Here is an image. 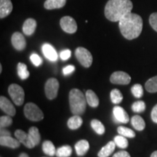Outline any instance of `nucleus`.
I'll use <instances>...</instances> for the list:
<instances>
[{
  "instance_id": "1",
  "label": "nucleus",
  "mask_w": 157,
  "mask_h": 157,
  "mask_svg": "<svg viewBox=\"0 0 157 157\" xmlns=\"http://www.w3.org/2000/svg\"><path fill=\"white\" fill-rule=\"evenodd\" d=\"M121 34L128 40L136 39L143 30V19L140 15L129 13L119 21Z\"/></svg>"
},
{
  "instance_id": "2",
  "label": "nucleus",
  "mask_w": 157,
  "mask_h": 157,
  "mask_svg": "<svg viewBox=\"0 0 157 157\" xmlns=\"http://www.w3.org/2000/svg\"><path fill=\"white\" fill-rule=\"evenodd\" d=\"M132 7L130 0H109L105 7V17L110 21L117 22L131 13Z\"/></svg>"
},
{
  "instance_id": "3",
  "label": "nucleus",
  "mask_w": 157,
  "mask_h": 157,
  "mask_svg": "<svg viewBox=\"0 0 157 157\" xmlns=\"http://www.w3.org/2000/svg\"><path fill=\"white\" fill-rule=\"evenodd\" d=\"M87 100L84 95L78 89H72L69 93V104L74 115H81L85 111Z\"/></svg>"
},
{
  "instance_id": "4",
  "label": "nucleus",
  "mask_w": 157,
  "mask_h": 157,
  "mask_svg": "<svg viewBox=\"0 0 157 157\" xmlns=\"http://www.w3.org/2000/svg\"><path fill=\"white\" fill-rule=\"evenodd\" d=\"M24 115L27 119L33 121H39L44 119L42 110L33 103H29L25 105Z\"/></svg>"
},
{
  "instance_id": "5",
  "label": "nucleus",
  "mask_w": 157,
  "mask_h": 157,
  "mask_svg": "<svg viewBox=\"0 0 157 157\" xmlns=\"http://www.w3.org/2000/svg\"><path fill=\"white\" fill-rule=\"evenodd\" d=\"M8 93L10 98L17 105H21L24 102L25 93L21 86L16 84H12L8 87Z\"/></svg>"
},
{
  "instance_id": "6",
  "label": "nucleus",
  "mask_w": 157,
  "mask_h": 157,
  "mask_svg": "<svg viewBox=\"0 0 157 157\" xmlns=\"http://www.w3.org/2000/svg\"><path fill=\"white\" fill-rule=\"evenodd\" d=\"M76 58L78 61L85 68L90 67L93 63V56L90 52L84 48H78L75 51Z\"/></svg>"
},
{
  "instance_id": "7",
  "label": "nucleus",
  "mask_w": 157,
  "mask_h": 157,
  "mask_svg": "<svg viewBox=\"0 0 157 157\" xmlns=\"http://www.w3.org/2000/svg\"><path fill=\"white\" fill-rule=\"evenodd\" d=\"M59 89V82L56 78H51L45 84L44 91L47 98L50 100H53L58 95Z\"/></svg>"
},
{
  "instance_id": "8",
  "label": "nucleus",
  "mask_w": 157,
  "mask_h": 157,
  "mask_svg": "<svg viewBox=\"0 0 157 157\" xmlns=\"http://www.w3.org/2000/svg\"><path fill=\"white\" fill-rule=\"evenodd\" d=\"M61 29L68 34H74L77 30V24L73 17L70 16L63 17L60 21Z\"/></svg>"
},
{
  "instance_id": "9",
  "label": "nucleus",
  "mask_w": 157,
  "mask_h": 157,
  "mask_svg": "<svg viewBox=\"0 0 157 157\" xmlns=\"http://www.w3.org/2000/svg\"><path fill=\"white\" fill-rule=\"evenodd\" d=\"M110 81L113 84L125 85V84H129V82H131V77L128 74L119 71L111 74Z\"/></svg>"
},
{
  "instance_id": "10",
  "label": "nucleus",
  "mask_w": 157,
  "mask_h": 157,
  "mask_svg": "<svg viewBox=\"0 0 157 157\" xmlns=\"http://www.w3.org/2000/svg\"><path fill=\"white\" fill-rule=\"evenodd\" d=\"M11 42L13 46L17 50H23L26 47V42H25V37L20 32H15L13 34Z\"/></svg>"
},
{
  "instance_id": "11",
  "label": "nucleus",
  "mask_w": 157,
  "mask_h": 157,
  "mask_svg": "<svg viewBox=\"0 0 157 157\" xmlns=\"http://www.w3.org/2000/svg\"><path fill=\"white\" fill-rule=\"evenodd\" d=\"M0 108H1L2 111H3L4 112L10 117H13L16 113V110H15L14 105L7 98L4 97V96L0 97Z\"/></svg>"
},
{
  "instance_id": "12",
  "label": "nucleus",
  "mask_w": 157,
  "mask_h": 157,
  "mask_svg": "<svg viewBox=\"0 0 157 157\" xmlns=\"http://www.w3.org/2000/svg\"><path fill=\"white\" fill-rule=\"evenodd\" d=\"M114 120L117 122L127 124L129 121V117L125 110L120 106H115L113 109Z\"/></svg>"
},
{
  "instance_id": "13",
  "label": "nucleus",
  "mask_w": 157,
  "mask_h": 157,
  "mask_svg": "<svg viewBox=\"0 0 157 157\" xmlns=\"http://www.w3.org/2000/svg\"><path fill=\"white\" fill-rule=\"evenodd\" d=\"M15 135L16 138L21 143H23L25 147L29 148H34L35 146L31 141L30 137H29V133L26 134L24 131L21 130V129H17L15 132Z\"/></svg>"
},
{
  "instance_id": "14",
  "label": "nucleus",
  "mask_w": 157,
  "mask_h": 157,
  "mask_svg": "<svg viewBox=\"0 0 157 157\" xmlns=\"http://www.w3.org/2000/svg\"><path fill=\"white\" fill-rule=\"evenodd\" d=\"M13 3L11 0H0V18H5L13 11Z\"/></svg>"
},
{
  "instance_id": "15",
  "label": "nucleus",
  "mask_w": 157,
  "mask_h": 157,
  "mask_svg": "<svg viewBox=\"0 0 157 157\" xmlns=\"http://www.w3.org/2000/svg\"><path fill=\"white\" fill-rule=\"evenodd\" d=\"M42 52L45 58H48L51 61H56L58 59V54L53 47L50 44H44L42 46Z\"/></svg>"
},
{
  "instance_id": "16",
  "label": "nucleus",
  "mask_w": 157,
  "mask_h": 157,
  "mask_svg": "<svg viewBox=\"0 0 157 157\" xmlns=\"http://www.w3.org/2000/svg\"><path fill=\"white\" fill-rule=\"evenodd\" d=\"M0 145L2 146H6L10 148H17L21 145V142L11 136L0 137Z\"/></svg>"
},
{
  "instance_id": "17",
  "label": "nucleus",
  "mask_w": 157,
  "mask_h": 157,
  "mask_svg": "<svg viewBox=\"0 0 157 157\" xmlns=\"http://www.w3.org/2000/svg\"><path fill=\"white\" fill-rule=\"evenodd\" d=\"M36 29V21L33 18H29L23 25V31L27 36H31L34 33Z\"/></svg>"
},
{
  "instance_id": "18",
  "label": "nucleus",
  "mask_w": 157,
  "mask_h": 157,
  "mask_svg": "<svg viewBox=\"0 0 157 157\" xmlns=\"http://www.w3.org/2000/svg\"><path fill=\"white\" fill-rule=\"evenodd\" d=\"M116 143L114 141H110L105 146L103 147L98 152V157H109L110 155L112 154V153L114 151L116 148Z\"/></svg>"
},
{
  "instance_id": "19",
  "label": "nucleus",
  "mask_w": 157,
  "mask_h": 157,
  "mask_svg": "<svg viewBox=\"0 0 157 157\" xmlns=\"http://www.w3.org/2000/svg\"><path fill=\"white\" fill-rule=\"evenodd\" d=\"M90 148L89 142L86 140H81L78 141L75 145V150L76 154L78 156H84L86 154V153L88 151Z\"/></svg>"
},
{
  "instance_id": "20",
  "label": "nucleus",
  "mask_w": 157,
  "mask_h": 157,
  "mask_svg": "<svg viewBox=\"0 0 157 157\" xmlns=\"http://www.w3.org/2000/svg\"><path fill=\"white\" fill-rule=\"evenodd\" d=\"M66 3V0H46L44 7L47 10L59 9L63 7Z\"/></svg>"
},
{
  "instance_id": "21",
  "label": "nucleus",
  "mask_w": 157,
  "mask_h": 157,
  "mask_svg": "<svg viewBox=\"0 0 157 157\" xmlns=\"http://www.w3.org/2000/svg\"><path fill=\"white\" fill-rule=\"evenodd\" d=\"M85 97L87 103L89 104L90 106L93 108L98 106V105H99V99H98L97 95L94 93L93 90H87L86 92Z\"/></svg>"
},
{
  "instance_id": "22",
  "label": "nucleus",
  "mask_w": 157,
  "mask_h": 157,
  "mask_svg": "<svg viewBox=\"0 0 157 157\" xmlns=\"http://www.w3.org/2000/svg\"><path fill=\"white\" fill-rule=\"evenodd\" d=\"M82 123H83V120L79 117V115H74L68 119L67 124L69 129H76L82 126Z\"/></svg>"
},
{
  "instance_id": "23",
  "label": "nucleus",
  "mask_w": 157,
  "mask_h": 157,
  "mask_svg": "<svg viewBox=\"0 0 157 157\" xmlns=\"http://www.w3.org/2000/svg\"><path fill=\"white\" fill-rule=\"evenodd\" d=\"M131 123H132V127H134L135 129L138 131H142L145 129L146 127V123L145 121L140 116L136 115L132 117L131 119Z\"/></svg>"
},
{
  "instance_id": "24",
  "label": "nucleus",
  "mask_w": 157,
  "mask_h": 157,
  "mask_svg": "<svg viewBox=\"0 0 157 157\" xmlns=\"http://www.w3.org/2000/svg\"><path fill=\"white\" fill-rule=\"evenodd\" d=\"M29 135L30 137L31 141L34 144V146H36L40 143L41 140V136L39 134V131L37 127H32L29 129Z\"/></svg>"
},
{
  "instance_id": "25",
  "label": "nucleus",
  "mask_w": 157,
  "mask_h": 157,
  "mask_svg": "<svg viewBox=\"0 0 157 157\" xmlns=\"http://www.w3.org/2000/svg\"><path fill=\"white\" fill-rule=\"evenodd\" d=\"M42 150L45 154L50 156H53L56 154L55 146L50 140H46L43 143Z\"/></svg>"
},
{
  "instance_id": "26",
  "label": "nucleus",
  "mask_w": 157,
  "mask_h": 157,
  "mask_svg": "<svg viewBox=\"0 0 157 157\" xmlns=\"http://www.w3.org/2000/svg\"><path fill=\"white\" fill-rule=\"evenodd\" d=\"M17 74H18L19 77L21 78V79L24 80L29 78L30 74H29V71H28V69H27L26 65L23 63H19L17 64Z\"/></svg>"
},
{
  "instance_id": "27",
  "label": "nucleus",
  "mask_w": 157,
  "mask_h": 157,
  "mask_svg": "<svg viewBox=\"0 0 157 157\" xmlns=\"http://www.w3.org/2000/svg\"><path fill=\"white\" fill-rule=\"evenodd\" d=\"M145 87L149 93H156L157 92V76L149 78L145 84Z\"/></svg>"
},
{
  "instance_id": "28",
  "label": "nucleus",
  "mask_w": 157,
  "mask_h": 157,
  "mask_svg": "<svg viewBox=\"0 0 157 157\" xmlns=\"http://www.w3.org/2000/svg\"><path fill=\"white\" fill-rule=\"evenodd\" d=\"M71 154V147L70 146H63L57 149L56 155L58 157H69Z\"/></svg>"
},
{
  "instance_id": "29",
  "label": "nucleus",
  "mask_w": 157,
  "mask_h": 157,
  "mask_svg": "<svg viewBox=\"0 0 157 157\" xmlns=\"http://www.w3.org/2000/svg\"><path fill=\"white\" fill-rule=\"evenodd\" d=\"M91 127L94 129V131L98 135H101L105 132V127H104L103 124L97 119H93L91 121Z\"/></svg>"
},
{
  "instance_id": "30",
  "label": "nucleus",
  "mask_w": 157,
  "mask_h": 157,
  "mask_svg": "<svg viewBox=\"0 0 157 157\" xmlns=\"http://www.w3.org/2000/svg\"><path fill=\"white\" fill-rule=\"evenodd\" d=\"M117 132L119 135H122L126 137H129V138H132L135 137V132L132 129L127 128V127L120 126L118 127Z\"/></svg>"
},
{
  "instance_id": "31",
  "label": "nucleus",
  "mask_w": 157,
  "mask_h": 157,
  "mask_svg": "<svg viewBox=\"0 0 157 157\" xmlns=\"http://www.w3.org/2000/svg\"><path fill=\"white\" fill-rule=\"evenodd\" d=\"M110 95H111V100L113 103L119 104L122 101L123 95L119 90L113 89L112 91L111 92V94H110Z\"/></svg>"
},
{
  "instance_id": "32",
  "label": "nucleus",
  "mask_w": 157,
  "mask_h": 157,
  "mask_svg": "<svg viewBox=\"0 0 157 157\" xmlns=\"http://www.w3.org/2000/svg\"><path fill=\"white\" fill-rule=\"evenodd\" d=\"M116 145L121 148H126L128 146V140H127L126 137L122 135H117L114 137V140Z\"/></svg>"
},
{
  "instance_id": "33",
  "label": "nucleus",
  "mask_w": 157,
  "mask_h": 157,
  "mask_svg": "<svg viewBox=\"0 0 157 157\" xmlns=\"http://www.w3.org/2000/svg\"><path fill=\"white\" fill-rule=\"evenodd\" d=\"M131 92L132 95L137 98H140L143 95V89L142 85L140 84H136L131 88Z\"/></svg>"
},
{
  "instance_id": "34",
  "label": "nucleus",
  "mask_w": 157,
  "mask_h": 157,
  "mask_svg": "<svg viewBox=\"0 0 157 157\" xmlns=\"http://www.w3.org/2000/svg\"><path fill=\"white\" fill-rule=\"evenodd\" d=\"M146 109V104L142 101L135 102L132 105V110L134 112L142 113Z\"/></svg>"
},
{
  "instance_id": "35",
  "label": "nucleus",
  "mask_w": 157,
  "mask_h": 157,
  "mask_svg": "<svg viewBox=\"0 0 157 157\" xmlns=\"http://www.w3.org/2000/svg\"><path fill=\"white\" fill-rule=\"evenodd\" d=\"M13 124V119L10 117V116H2L0 117V127L1 128H5Z\"/></svg>"
},
{
  "instance_id": "36",
  "label": "nucleus",
  "mask_w": 157,
  "mask_h": 157,
  "mask_svg": "<svg viewBox=\"0 0 157 157\" xmlns=\"http://www.w3.org/2000/svg\"><path fill=\"white\" fill-rule=\"evenodd\" d=\"M149 23L151 26L157 32V13H152L149 17Z\"/></svg>"
},
{
  "instance_id": "37",
  "label": "nucleus",
  "mask_w": 157,
  "mask_h": 157,
  "mask_svg": "<svg viewBox=\"0 0 157 157\" xmlns=\"http://www.w3.org/2000/svg\"><path fill=\"white\" fill-rule=\"evenodd\" d=\"M30 59H31V61L32 62V63L34 64L35 66H39L42 63V58H41L36 53L31 55L30 57Z\"/></svg>"
},
{
  "instance_id": "38",
  "label": "nucleus",
  "mask_w": 157,
  "mask_h": 157,
  "mask_svg": "<svg viewBox=\"0 0 157 157\" xmlns=\"http://www.w3.org/2000/svg\"><path fill=\"white\" fill-rule=\"evenodd\" d=\"M75 70V67L72 65H68V66H66L63 68V73L64 75H68V74H71L72 72L74 71Z\"/></svg>"
},
{
  "instance_id": "39",
  "label": "nucleus",
  "mask_w": 157,
  "mask_h": 157,
  "mask_svg": "<svg viewBox=\"0 0 157 157\" xmlns=\"http://www.w3.org/2000/svg\"><path fill=\"white\" fill-rule=\"evenodd\" d=\"M60 58L63 60H66L71 56V52L69 50H64L60 52Z\"/></svg>"
},
{
  "instance_id": "40",
  "label": "nucleus",
  "mask_w": 157,
  "mask_h": 157,
  "mask_svg": "<svg viewBox=\"0 0 157 157\" xmlns=\"http://www.w3.org/2000/svg\"><path fill=\"white\" fill-rule=\"evenodd\" d=\"M113 157H131L130 155L127 151H119L113 155Z\"/></svg>"
},
{
  "instance_id": "41",
  "label": "nucleus",
  "mask_w": 157,
  "mask_h": 157,
  "mask_svg": "<svg viewBox=\"0 0 157 157\" xmlns=\"http://www.w3.org/2000/svg\"><path fill=\"white\" fill-rule=\"evenodd\" d=\"M151 119L154 122L157 124V104L153 108L151 111Z\"/></svg>"
},
{
  "instance_id": "42",
  "label": "nucleus",
  "mask_w": 157,
  "mask_h": 157,
  "mask_svg": "<svg viewBox=\"0 0 157 157\" xmlns=\"http://www.w3.org/2000/svg\"><path fill=\"white\" fill-rule=\"evenodd\" d=\"M0 137H5V136H11V133L7 131V129H5L3 128H1V130H0Z\"/></svg>"
},
{
  "instance_id": "43",
  "label": "nucleus",
  "mask_w": 157,
  "mask_h": 157,
  "mask_svg": "<svg viewBox=\"0 0 157 157\" xmlns=\"http://www.w3.org/2000/svg\"><path fill=\"white\" fill-rule=\"evenodd\" d=\"M19 157H29L28 154H26L25 153H22L21 155H20Z\"/></svg>"
},
{
  "instance_id": "44",
  "label": "nucleus",
  "mask_w": 157,
  "mask_h": 157,
  "mask_svg": "<svg viewBox=\"0 0 157 157\" xmlns=\"http://www.w3.org/2000/svg\"><path fill=\"white\" fill-rule=\"evenodd\" d=\"M151 157H157V151H156L153 152L151 155Z\"/></svg>"
},
{
  "instance_id": "45",
  "label": "nucleus",
  "mask_w": 157,
  "mask_h": 157,
  "mask_svg": "<svg viewBox=\"0 0 157 157\" xmlns=\"http://www.w3.org/2000/svg\"><path fill=\"white\" fill-rule=\"evenodd\" d=\"M2 65H0V72H2Z\"/></svg>"
}]
</instances>
